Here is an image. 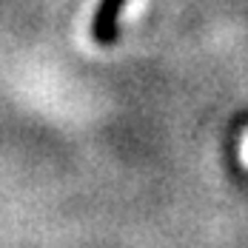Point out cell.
Wrapping results in <instances>:
<instances>
[{"instance_id": "obj_1", "label": "cell", "mask_w": 248, "mask_h": 248, "mask_svg": "<svg viewBox=\"0 0 248 248\" xmlns=\"http://www.w3.org/2000/svg\"><path fill=\"white\" fill-rule=\"evenodd\" d=\"M125 0H103L94 17V40L100 46H111L117 40V15Z\"/></svg>"}]
</instances>
